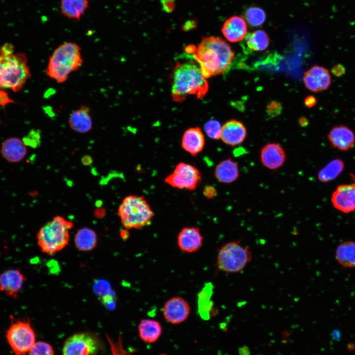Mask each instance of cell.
I'll return each mask as SVG.
<instances>
[{
	"instance_id": "6da1fadb",
	"label": "cell",
	"mask_w": 355,
	"mask_h": 355,
	"mask_svg": "<svg viewBox=\"0 0 355 355\" xmlns=\"http://www.w3.org/2000/svg\"><path fill=\"white\" fill-rule=\"evenodd\" d=\"M186 51L192 56L206 78L222 73L235 56L231 46L221 37L215 36L203 37L197 46L190 44Z\"/></svg>"
},
{
	"instance_id": "7a4b0ae2",
	"label": "cell",
	"mask_w": 355,
	"mask_h": 355,
	"mask_svg": "<svg viewBox=\"0 0 355 355\" xmlns=\"http://www.w3.org/2000/svg\"><path fill=\"white\" fill-rule=\"evenodd\" d=\"M209 89L208 83L203 75L199 65L194 61L178 62L174 69L172 96L174 101L180 103L188 95L203 98Z\"/></svg>"
},
{
	"instance_id": "3957f363",
	"label": "cell",
	"mask_w": 355,
	"mask_h": 355,
	"mask_svg": "<svg viewBox=\"0 0 355 355\" xmlns=\"http://www.w3.org/2000/svg\"><path fill=\"white\" fill-rule=\"evenodd\" d=\"M83 62L80 46L75 42H64L50 57L46 73L57 82L62 83L67 80L71 73L79 69Z\"/></svg>"
},
{
	"instance_id": "277c9868",
	"label": "cell",
	"mask_w": 355,
	"mask_h": 355,
	"mask_svg": "<svg viewBox=\"0 0 355 355\" xmlns=\"http://www.w3.org/2000/svg\"><path fill=\"white\" fill-rule=\"evenodd\" d=\"M31 76L24 54L0 52V89L19 91Z\"/></svg>"
},
{
	"instance_id": "5b68a950",
	"label": "cell",
	"mask_w": 355,
	"mask_h": 355,
	"mask_svg": "<svg viewBox=\"0 0 355 355\" xmlns=\"http://www.w3.org/2000/svg\"><path fill=\"white\" fill-rule=\"evenodd\" d=\"M71 221L56 216L42 226L37 233L38 245L42 252L53 255L64 248L70 241Z\"/></svg>"
},
{
	"instance_id": "8992f818",
	"label": "cell",
	"mask_w": 355,
	"mask_h": 355,
	"mask_svg": "<svg viewBox=\"0 0 355 355\" xmlns=\"http://www.w3.org/2000/svg\"><path fill=\"white\" fill-rule=\"evenodd\" d=\"M118 215L125 229H140L150 223L154 212L144 196L131 195L122 200Z\"/></svg>"
},
{
	"instance_id": "52a82bcc",
	"label": "cell",
	"mask_w": 355,
	"mask_h": 355,
	"mask_svg": "<svg viewBox=\"0 0 355 355\" xmlns=\"http://www.w3.org/2000/svg\"><path fill=\"white\" fill-rule=\"evenodd\" d=\"M252 259L251 251L241 244V240L233 241L222 245L216 256L217 268L227 273L242 271Z\"/></svg>"
},
{
	"instance_id": "ba28073f",
	"label": "cell",
	"mask_w": 355,
	"mask_h": 355,
	"mask_svg": "<svg viewBox=\"0 0 355 355\" xmlns=\"http://www.w3.org/2000/svg\"><path fill=\"white\" fill-rule=\"evenodd\" d=\"M6 338L16 355H25L36 343V335L29 320H16L7 330Z\"/></svg>"
},
{
	"instance_id": "9c48e42d",
	"label": "cell",
	"mask_w": 355,
	"mask_h": 355,
	"mask_svg": "<svg viewBox=\"0 0 355 355\" xmlns=\"http://www.w3.org/2000/svg\"><path fill=\"white\" fill-rule=\"evenodd\" d=\"M201 179L202 175L197 168L181 162L165 178V182L174 188L193 190L196 189Z\"/></svg>"
},
{
	"instance_id": "30bf717a",
	"label": "cell",
	"mask_w": 355,
	"mask_h": 355,
	"mask_svg": "<svg viewBox=\"0 0 355 355\" xmlns=\"http://www.w3.org/2000/svg\"><path fill=\"white\" fill-rule=\"evenodd\" d=\"M99 344L94 336L86 332L76 333L65 341L63 355H96Z\"/></svg>"
},
{
	"instance_id": "8fae6325",
	"label": "cell",
	"mask_w": 355,
	"mask_h": 355,
	"mask_svg": "<svg viewBox=\"0 0 355 355\" xmlns=\"http://www.w3.org/2000/svg\"><path fill=\"white\" fill-rule=\"evenodd\" d=\"M162 312L164 317L169 322L179 324L188 318L190 307L185 299L180 296H175L165 302Z\"/></svg>"
},
{
	"instance_id": "7c38bea8",
	"label": "cell",
	"mask_w": 355,
	"mask_h": 355,
	"mask_svg": "<svg viewBox=\"0 0 355 355\" xmlns=\"http://www.w3.org/2000/svg\"><path fill=\"white\" fill-rule=\"evenodd\" d=\"M334 207L348 213L355 211V182L338 186L331 196Z\"/></svg>"
},
{
	"instance_id": "4fadbf2b",
	"label": "cell",
	"mask_w": 355,
	"mask_h": 355,
	"mask_svg": "<svg viewBox=\"0 0 355 355\" xmlns=\"http://www.w3.org/2000/svg\"><path fill=\"white\" fill-rule=\"evenodd\" d=\"M25 281L24 275L19 270H7L0 274V292L17 298Z\"/></svg>"
},
{
	"instance_id": "5bb4252c",
	"label": "cell",
	"mask_w": 355,
	"mask_h": 355,
	"mask_svg": "<svg viewBox=\"0 0 355 355\" xmlns=\"http://www.w3.org/2000/svg\"><path fill=\"white\" fill-rule=\"evenodd\" d=\"M203 244V237L200 229L196 227L183 228L177 237V244L179 248L186 253L198 251Z\"/></svg>"
},
{
	"instance_id": "9a60e30c",
	"label": "cell",
	"mask_w": 355,
	"mask_h": 355,
	"mask_svg": "<svg viewBox=\"0 0 355 355\" xmlns=\"http://www.w3.org/2000/svg\"><path fill=\"white\" fill-rule=\"evenodd\" d=\"M260 157L261 162L265 167L274 170L283 166L286 155L284 149L279 143L271 142L262 148Z\"/></svg>"
},
{
	"instance_id": "2e32d148",
	"label": "cell",
	"mask_w": 355,
	"mask_h": 355,
	"mask_svg": "<svg viewBox=\"0 0 355 355\" xmlns=\"http://www.w3.org/2000/svg\"><path fill=\"white\" fill-rule=\"evenodd\" d=\"M327 137L332 146L341 151H347L355 144L354 132L345 125H338L333 127Z\"/></svg>"
},
{
	"instance_id": "e0dca14e",
	"label": "cell",
	"mask_w": 355,
	"mask_h": 355,
	"mask_svg": "<svg viewBox=\"0 0 355 355\" xmlns=\"http://www.w3.org/2000/svg\"><path fill=\"white\" fill-rule=\"evenodd\" d=\"M27 152V147L24 141L17 137L6 139L0 147L1 156L11 163L21 162L26 157Z\"/></svg>"
},
{
	"instance_id": "ac0fdd59",
	"label": "cell",
	"mask_w": 355,
	"mask_h": 355,
	"mask_svg": "<svg viewBox=\"0 0 355 355\" xmlns=\"http://www.w3.org/2000/svg\"><path fill=\"white\" fill-rule=\"evenodd\" d=\"M247 135V130L243 123L231 119L222 126L220 139L225 144L233 146L242 143Z\"/></svg>"
},
{
	"instance_id": "d6986e66",
	"label": "cell",
	"mask_w": 355,
	"mask_h": 355,
	"mask_svg": "<svg viewBox=\"0 0 355 355\" xmlns=\"http://www.w3.org/2000/svg\"><path fill=\"white\" fill-rule=\"evenodd\" d=\"M246 22L239 16H233L227 19L221 28L224 36L230 42L235 43L243 40L247 34Z\"/></svg>"
},
{
	"instance_id": "ffe728a7",
	"label": "cell",
	"mask_w": 355,
	"mask_h": 355,
	"mask_svg": "<svg viewBox=\"0 0 355 355\" xmlns=\"http://www.w3.org/2000/svg\"><path fill=\"white\" fill-rule=\"evenodd\" d=\"M68 123L70 128L77 133L84 134L90 131L93 127L90 108L82 106L73 111L69 116Z\"/></svg>"
},
{
	"instance_id": "44dd1931",
	"label": "cell",
	"mask_w": 355,
	"mask_h": 355,
	"mask_svg": "<svg viewBox=\"0 0 355 355\" xmlns=\"http://www.w3.org/2000/svg\"><path fill=\"white\" fill-rule=\"evenodd\" d=\"M205 138L198 127L185 131L181 139V146L186 152L194 156L201 152L205 146Z\"/></svg>"
},
{
	"instance_id": "7402d4cb",
	"label": "cell",
	"mask_w": 355,
	"mask_h": 355,
	"mask_svg": "<svg viewBox=\"0 0 355 355\" xmlns=\"http://www.w3.org/2000/svg\"><path fill=\"white\" fill-rule=\"evenodd\" d=\"M214 176L219 182L232 183L236 180L239 176L238 165L231 158L224 160L216 166Z\"/></svg>"
},
{
	"instance_id": "603a6c76",
	"label": "cell",
	"mask_w": 355,
	"mask_h": 355,
	"mask_svg": "<svg viewBox=\"0 0 355 355\" xmlns=\"http://www.w3.org/2000/svg\"><path fill=\"white\" fill-rule=\"evenodd\" d=\"M89 0H61V13L65 17L79 20L89 7Z\"/></svg>"
},
{
	"instance_id": "cb8c5ba5",
	"label": "cell",
	"mask_w": 355,
	"mask_h": 355,
	"mask_svg": "<svg viewBox=\"0 0 355 355\" xmlns=\"http://www.w3.org/2000/svg\"><path fill=\"white\" fill-rule=\"evenodd\" d=\"M213 289L212 284L206 283L197 295L198 313L204 320H209L211 316L213 305L211 299Z\"/></svg>"
},
{
	"instance_id": "d4e9b609",
	"label": "cell",
	"mask_w": 355,
	"mask_h": 355,
	"mask_svg": "<svg viewBox=\"0 0 355 355\" xmlns=\"http://www.w3.org/2000/svg\"><path fill=\"white\" fill-rule=\"evenodd\" d=\"M75 247L82 251H89L95 248L98 237L95 231L88 227L78 229L74 236Z\"/></svg>"
},
{
	"instance_id": "484cf974",
	"label": "cell",
	"mask_w": 355,
	"mask_h": 355,
	"mask_svg": "<svg viewBox=\"0 0 355 355\" xmlns=\"http://www.w3.org/2000/svg\"><path fill=\"white\" fill-rule=\"evenodd\" d=\"M138 330L141 338L144 342L152 343L159 338L162 329L158 321L153 320L144 319L140 322Z\"/></svg>"
},
{
	"instance_id": "4316f807",
	"label": "cell",
	"mask_w": 355,
	"mask_h": 355,
	"mask_svg": "<svg viewBox=\"0 0 355 355\" xmlns=\"http://www.w3.org/2000/svg\"><path fill=\"white\" fill-rule=\"evenodd\" d=\"M335 258L343 267H355V242L347 241L340 243L335 251Z\"/></svg>"
},
{
	"instance_id": "83f0119b",
	"label": "cell",
	"mask_w": 355,
	"mask_h": 355,
	"mask_svg": "<svg viewBox=\"0 0 355 355\" xmlns=\"http://www.w3.org/2000/svg\"><path fill=\"white\" fill-rule=\"evenodd\" d=\"M344 168L343 161L339 158L334 159L319 171L318 179L322 182L331 181L339 176Z\"/></svg>"
},
{
	"instance_id": "f1b7e54d",
	"label": "cell",
	"mask_w": 355,
	"mask_h": 355,
	"mask_svg": "<svg viewBox=\"0 0 355 355\" xmlns=\"http://www.w3.org/2000/svg\"><path fill=\"white\" fill-rule=\"evenodd\" d=\"M246 43L248 47L253 51L265 50L270 43L267 34L262 30H256L249 33L246 36Z\"/></svg>"
},
{
	"instance_id": "f546056e",
	"label": "cell",
	"mask_w": 355,
	"mask_h": 355,
	"mask_svg": "<svg viewBox=\"0 0 355 355\" xmlns=\"http://www.w3.org/2000/svg\"><path fill=\"white\" fill-rule=\"evenodd\" d=\"M309 71L317 79L320 91L326 90L329 87L331 83V77L326 68L315 65Z\"/></svg>"
},
{
	"instance_id": "4dcf8cb0",
	"label": "cell",
	"mask_w": 355,
	"mask_h": 355,
	"mask_svg": "<svg viewBox=\"0 0 355 355\" xmlns=\"http://www.w3.org/2000/svg\"><path fill=\"white\" fill-rule=\"evenodd\" d=\"M245 17L250 25L258 27L264 23L266 14L264 10L261 8L250 7L245 12Z\"/></svg>"
},
{
	"instance_id": "1f68e13d",
	"label": "cell",
	"mask_w": 355,
	"mask_h": 355,
	"mask_svg": "<svg viewBox=\"0 0 355 355\" xmlns=\"http://www.w3.org/2000/svg\"><path fill=\"white\" fill-rule=\"evenodd\" d=\"M28 353L29 355H54L51 345L43 341L36 342Z\"/></svg>"
},
{
	"instance_id": "d6a6232c",
	"label": "cell",
	"mask_w": 355,
	"mask_h": 355,
	"mask_svg": "<svg viewBox=\"0 0 355 355\" xmlns=\"http://www.w3.org/2000/svg\"><path fill=\"white\" fill-rule=\"evenodd\" d=\"M204 129L209 138L213 140H218L220 138L222 126L218 121L209 120L205 124Z\"/></svg>"
},
{
	"instance_id": "836d02e7",
	"label": "cell",
	"mask_w": 355,
	"mask_h": 355,
	"mask_svg": "<svg viewBox=\"0 0 355 355\" xmlns=\"http://www.w3.org/2000/svg\"><path fill=\"white\" fill-rule=\"evenodd\" d=\"M303 81L306 87L314 92L320 91L317 79L309 71L305 72Z\"/></svg>"
},
{
	"instance_id": "e575fe53",
	"label": "cell",
	"mask_w": 355,
	"mask_h": 355,
	"mask_svg": "<svg viewBox=\"0 0 355 355\" xmlns=\"http://www.w3.org/2000/svg\"><path fill=\"white\" fill-rule=\"evenodd\" d=\"M282 109L283 107L280 102L273 101L268 104L266 112L268 116L271 117H274L280 115Z\"/></svg>"
},
{
	"instance_id": "d590c367",
	"label": "cell",
	"mask_w": 355,
	"mask_h": 355,
	"mask_svg": "<svg viewBox=\"0 0 355 355\" xmlns=\"http://www.w3.org/2000/svg\"><path fill=\"white\" fill-rule=\"evenodd\" d=\"M162 10L166 13L172 12L176 6L175 0H161Z\"/></svg>"
},
{
	"instance_id": "8d00e7d4",
	"label": "cell",
	"mask_w": 355,
	"mask_h": 355,
	"mask_svg": "<svg viewBox=\"0 0 355 355\" xmlns=\"http://www.w3.org/2000/svg\"><path fill=\"white\" fill-rule=\"evenodd\" d=\"M331 72L335 76L341 77L345 73L346 69L342 64H338L332 67Z\"/></svg>"
},
{
	"instance_id": "74e56055",
	"label": "cell",
	"mask_w": 355,
	"mask_h": 355,
	"mask_svg": "<svg viewBox=\"0 0 355 355\" xmlns=\"http://www.w3.org/2000/svg\"><path fill=\"white\" fill-rule=\"evenodd\" d=\"M216 190L214 187L211 185L206 186L203 190V194L205 197L211 199L216 195Z\"/></svg>"
},
{
	"instance_id": "f35d334b",
	"label": "cell",
	"mask_w": 355,
	"mask_h": 355,
	"mask_svg": "<svg viewBox=\"0 0 355 355\" xmlns=\"http://www.w3.org/2000/svg\"><path fill=\"white\" fill-rule=\"evenodd\" d=\"M197 26V20L196 19H190L186 21L182 25V29L185 31H188L195 29Z\"/></svg>"
},
{
	"instance_id": "ab89813d",
	"label": "cell",
	"mask_w": 355,
	"mask_h": 355,
	"mask_svg": "<svg viewBox=\"0 0 355 355\" xmlns=\"http://www.w3.org/2000/svg\"><path fill=\"white\" fill-rule=\"evenodd\" d=\"M317 103L316 98L312 95L307 96L304 100V104L308 107H312Z\"/></svg>"
},
{
	"instance_id": "60d3db41",
	"label": "cell",
	"mask_w": 355,
	"mask_h": 355,
	"mask_svg": "<svg viewBox=\"0 0 355 355\" xmlns=\"http://www.w3.org/2000/svg\"><path fill=\"white\" fill-rule=\"evenodd\" d=\"M1 89H0V104L2 106H5L9 102H11L12 101L9 99L7 94Z\"/></svg>"
},
{
	"instance_id": "b9f144b4",
	"label": "cell",
	"mask_w": 355,
	"mask_h": 355,
	"mask_svg": "<svg viewBox=\"0 0 355 355\" xmlns=\"http://www.w3.org/2000/svg\"><path fill=\"white\" fill-rule=\"evenodd\" d=\"M299 123L300 126L305 127L308 125V120L306 118L302 117L299 119Z\"/></svg>"
}]
</instances>
